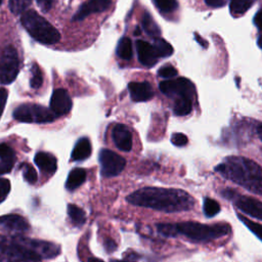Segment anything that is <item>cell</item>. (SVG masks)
Returning a JSON list of instances; mask_svg holds the SVG:
<instances>
[{"label":"cell","instance_id":"cell-9","mask_svg":"<svg viewBox=\"0 0 262 262\" xmlns=\"http://www.w3.org/2000/svg\"><path fill=\"white\" fill-rule=\"evenodd\" d=\"M13 241L18 243L19 245L24 246L25 248L31 250L35 254H37L40 258H54L57 255L60 254V247L54 243L46 242V241H40V239H34V238H28L24 236H11Z\"/></svg>","mask_w":262,"mask_h":262},{"label":"cell","instance_id":"cell-35","mask_svg":"<svg viewBox=\"0 0 262 262\" xmlns=\"http://www.w3.org/2000/svg\"><path fill=\"white\" fill-rule=\"evenodd\" d=\"M158 74L162 78L169 79V78H173L177 75V70L172 66H165V67H162L158 71Z\"/></svg>","mask_w":262,"mask_h":262},{"label":"cell","instance_id":"cell-28","mask_svg":"<svg viewBox=\"0 0 262 262\" xmlns=\"http://www.w3.org/2000/svg\"><path fill=\"white\" fill-rule=\"evenodd\" d=\"M32 3V0H9L8 6L12 13L19 14L24 12Z\"/></svg>","mask_w":262,"mask_h":262},{"label":"cell","instance_id":"cell-4","mask_svg":"<svg viewBox=\"0 0 262 262\" xmlns=\"http://www.w3.org/2000/svg\"><path fill=\"white\" fill-rule=\"evenodd\" d=\"M178 234H182L193 242H209L230 232L228 224H203L194 221L175 223Z\"/></svg>","mask_w":262,"mask_h":262},{"label":"cell","instance_id":"cell-29","mask_svg":"<svg viewBox=\"0 0 262 262\" xmlns=\"http://www.w3.org/2000/svg\"><path fill=\"white\" fill-rule=\"evenodd\" d=\"M237 217L260 241H262V225H260V224H258L256 222L251 221L250 219L244 217L241 214H237Z\"/></svg>","mask_w":262,"mask_h":262},{"label":"cell","instance_id":"cell-30","mask_svg":"<svg viewBox=\"0 0 262 262\" xmlns=\"http://www.w3.org/2000/svg\"><path fill=\"white\" fill-rule=\"evenodd\" d=\"M32 77H31V80H30V84H31V87L34 88V89H37L39 88L42 83H43V76H42V72L40 70V68L38 67V64L34 63L33 67H32Z\"/></svg>","mask_w":262,"mask_h":262},{"label":"cell","instance_id":"cell-40","mask_svg":"<svg viewBox=\"0 0 262 262\" xmlns=\"http://www.w3.org/2000/svg\"><path fill=\"white\" fill-rule=\"evenodd\" d=\"M37 4L39 5V7L41 8L42 11H48L52 5V1L51 0H36Z\"/></svg>","mask_w":262,"mask_h":262},{"label":"cell","instance_id":"cell-16","mask_svg":"<svg viewBox=\"0 0 262 262\" xmlns=\"http://www.w3.org/2000/svg\"><path fill=\"white\" fill-rule=\"evenodd\" d=\"M113 140L117 147L123 151H129L132 148V135L125 125L119 124L114 127Z\"/></svg>","mask_w":262,"mask_h":262},{"label":"cell","instance_id":"cell-38","mask_svg":"<svg viewBox=\"0 0 262 262\" xmlns=\"http://www.w3.org/2000/svg\"><path fill=\"white\" fill-rule=\"evenodd\" d=\"M14 165V162L11 161H1L0 162V176L6 173H9Z\"/></svg>","mask_w":262,"mask_h":262},{"label":"cell","instance_id":"cell-22","mask_svg":"<svg viewBox=\"0 0 262 262\" xmlns=\"http://www.w3.org/2000/svg\"><path fill=\"white\" fill-rule=\"evenodd\" d=\"M117 55L125 60H129L132 58L133 50H132V42L129 38L123 37L117 46Z\"/></svg>","mask_w":262,"mask_h":262},{"label":"cell","instance_id":"cell-10","mask_svg":"<svg viewBox=\"0 0 262 262\" xmlns=\"http://www.w3.org/2000/svg\"><path fill=\"white\" fill-rule=\"evenodd\" d=\"M159 88L165 95L176 98L181 96H187L192 98L195 93L193 84L185 78L163 81L160 83Z\"/></svg>","mask_w":262,"mask_h":262},{"label":"cell","instance_id":"cell-31","mask_svg":"<svg viewBox=\"0 0 262 262\" xmlns=\"http://www.w3.org/2000/svg\"><path fill=\"white\" fill-rule=\"evenodd\" d=\"M154 2L159 10L165 13L172 12L177 8L176 0H154Z\"/></svg>","mask_w":262,"mask_h":262},{"label":"cell","instance_id":"cell-45","mask_svg":"<svg viewBox=\"0 0 262 262\" xmlns=\"http://www.w3.org/2000/svg\"><path fill=\"white\" fill-rule=\"evenodd\" d=\"M88 262H103V261H102V260H100V259H98V258H94V257H92V258H89Z\"/></svg>","mask_w":262,"mask_h":262},{"label":"cell","instance_id":"cell-23","mask_svg":"<svg viewBox=\"0 0 262 262\" xmlns=\"http://www.w3.org/2000/svg\"><path fill=\"white\" fill-rule=\"evenodd\" d=\"M142 27L146 34H148L149 36H151L154 38H159V36L161 34L160 28L158 27L157 23L154 20V18L151 17V15L148 12H145L143 14Z\"/></svg>","mask_w":262,"mask_h":262},{"label":"cell","instance_id":"cell-41","mask_svg":"<svg viewBox=\"0 0 262 262\" xmlns=\"http://www.w3.org/2000/svg\"><path fill=\"white\" fill-rule=\"evenodd\" d=\"M104 248L107 250V252H114L117 248L116 243L111 238H105L104 241Z\"/></svg>","mask_w":262,"mask_h":262},{"label":"cell","instance_id":"cell-2","mask_svg":"<svg viewBox=\"0 0 262 262\" xmlns=\"http://www.w3.org/2000/svg\"><path fill=\"white\" fill-rule=\"evenodd\" d=\"M214 170L245 189L262 195V167L256 162L241 156H230Z\"/></svg>","mask_w":262,"mask_h":262},{"label":"cell","instance_id":"cell-7","mask_svg":"<svg viewBox=\"0 0 262 262\" xmlns=\"http://www.w3.org/2000/svg\"><path fill=\"white\" fill-rule=\"evenodd\" d=\"M221 194L225 199L232 201L235 207L245 214L262 221V202L252 196L238 194L235 190L231 188H226L222 190Z\"/></svg>","mask_w":262,"mask_h":262},{"label":"cell","instance_id":"cell-19","mask_svg":"<svg viewBox=\"0 0 262 262\" xmlns=\"http://www.w3.org/2000/svg\"><path fill=\"white\" fill-rule=\"evenodd\" d=\"M90 154H91V143L88 138L83 137L77 141L72 152V159L74 161H82L88 158Z\"/></svg>","mask_w":262,"mask_h":262},{"label":"cell","instance_id":"cell-3","mask_svg":"<svg viewBox=\"0 0 262 262\" xmlns=\"http://www.w3.org/2000/svg\"><path fill=\"white\" fill-rule=\"evenodd\" d=\"M20 21L27 32L40 43L54 44L60 39L58 31L35 10L25 11Z\"/></svg>","mask_w":262,"mask_h":262},{"label":"cell","instance_id":"cell-27","mask_svg":"<svg viewBox=\"0 0 262 262\" xmlns=\"http://www.w3.org/2000/svg\"><path fill=\"white\" fill-rule=\"evenodd\" d=\"M203 209H204V214L207 217H213L220 212V205L215 200L206 198L204 200Z\"/></svg>","mask_w":262,"mask_h":262},{"label":"cell","instance_id":"cell-20","mask_svg":"<svg viewBox=\"0 0 262 262\" xmlns=\"http://www.w3.org/2000/svg\"><path fill=\"white\" fill-rule=\"evenodd\" d=\"M86 179V171L82 168L73 169L66 181V187L69 190H74L78 188Z\"/></svg>","mask_w":262,"mask_h":262},{"label":"cell","instance_id":"cell-12","mask_svg":"<svg viewBox=\"0 0 262 262\" xmlns=\"http://www.w3.org/2000/svg\"><path fill=\"white\" fill-rule=\"evenodd\" d=\"M72 108V99L64 89H56L53 91L50 99V110L56 116L68 114Z\"/></svg>","mask_w":262,"mask_h":262},{"label":"cell","instance_id":"cell-6","mask_svg":"<svg viewBox=\"0 0 262 262\" xmlns=\"http://www.w3.org/2000/svg\"><path fill=\"white\" fill-rule=\"evenodd\" d=\"M13 117L15 120L24 123H49L54 121L56 115L45 106L24 103L14 110Z\"/></svg>","mask_w":262,"mask_h":262},{"label":"cell","instance_id":"cell-15","mask_svg":"<svg viewBox=\"0 0 262 262\" xmlns=\"http://www.w3.org/2000/svg\"><path fill=\"white\" fill-rule=\"evenodd\" d=\"M130 96L134 101H146L154 96V90L148 82H131L128 85Z\"/></svg>","mask_w":262,"mask_h":262},{"label":"cell","instance_id":"cell-47","mask_svg":"<svg viewBox=\"0 0 262 262\" xmlns=\"http://www.w3.org/2000/svg\"><path fill=\"white\" fill-rule=\"evenodd\" d=\"M111 262H126V261H121V260H112Z\"/></svg>","mask_w":262,"mask_h":262},{"label":"cell","instance_id":"cell-44","mask_svg":"<svg viewBox=\"0 0 262 262\" xmlns=\"http://www.w3.org/2000/svg\"><path fill=\"white\" fill-rule=\"evenodd\" d=\"M257 134H258L259 138L262 140V125H259L257 127Z\"/></svg>","mask_w":262,"mask_h":262},{"label":"cell","instance_id":"cell-46","mask_svg":"<svg viewBox=\"0 0 262 262\" xmlns=\"http://www.w3.org/2000/svg\"><path fill=\"white\" fill-rule=\"evenodd\" d=\"M258 45H259V47L262 49V35L259 37V39H258Z\"/></svg>","mask_w":262,"mask_h":262},{"label":"cell","instance_id":"cell-17","mask_svg":"<svg viewBox=\"0 0 262 262\" xmlns=\"http://www.w3.org/2000/svg\"><path fill=\"white\" fill-rule=\"evenodd\" d=\"M0 226L12 230V231H27L30 228L29 223L27 220L16 214H8V215H3L0 216Z\"/></svg>","mask_w":262,"mask_h":262},{"label":"cell","instance_id":"cell-8","mask_svg":"<svg viewBox=\"0 0 262 262\" xmlns=\"http://www.w3.org/2000/svg\"><path fill=\"white\" fill-rule=\"evenodd\" d=\"M19 70L18 55L14 47L7 46L0 56V83L9 84L16 78Z\"/></svg>","mask_w":262,"mask_h":262},{"label":"cell","instance_id":"cell-34","mask_svg":"<svg viewBox=\"0 0 262 262\" xmlns=\"http://www.w3.org/2000/svg\"><path fill=\"white\" fill-rule=\"evenodd\" d=\"M23 168V175L26 181H28L29 183H35L37 181V172L36 170L28 164H23L21 166Z\"/></svg>","mask_w":262,"mask_h":262},{"label":"cell","instance_id":"cell-18","mask_svg":"<svg viewBox=\"0 0 262 262\" xmlns=\"http://www.w3.org/2000/svg\"><path fill=\"white\" fill-rule=\"evenodd\" d=\"M34 161H35V164L39 167V169L44 173L52 174L56 171L57 162L55 157H53L51 154H48L45 151H39L36 154Z\"/></svg>","mask_w":262,"mask_h":262},{"label":"cell","instance_id":"cell-24","mask_svg":"<svg viewBox=\"0 0 262 262\" xmlns=\"http://www.w3.org/2000/svg\"><path fill=\"white\" fill-rule=\"evenodd\" d=\"M152 46L156 50L158 57H168L173 53V47L164 39L155 38Z\"/></svg>","mask_w":262,"mask_h":262},{"label":"cell","instance_id":"cell-25","mask_svg":"<svg viewBox=\"0 0 262 262\" xmlns=\"http://www.w3.org/2000/svg\"><path fill=\"white\" fill-rule=\"evenodd\" d=\"M68 214L72 222L75 223L76 225H82L86 221V215L84 211L76 205H73V204L68 205Z\"/></svg>","mask_w":262,"mask_h":262},{"label":"cell","instance_id":"cell-11","mask_svg":"<svg viewBox=\"0 0 262 262\" xmlns=\"http://www.w3.org/2000/svg\"><path fill=\"white\" fill-rule=\"evenodd\" d=\"M99 163L101 166V175L104 177L117 176L122 172L126 165L124 158L106 148L100 150Z\"/></svg>","mask_w":262,"mask_h":262},{"label":"cell","instance_id":"cell-37","mask_svg":"<svg viewBox=\"0 0 262 262\" xmlns=\"http://www.w3.org/2000/svg\"><path fill=\"white\" fill-rule=\"evenodd\" d=\"M187 137L183 133H174L171 137V142L176 146H184L187 144Z\"/></svg>","mask_w":262,"mask_h":262},{"label":"cell","instance_id":"cell-33","mask_svg":"<svg viewBox=\"0 0 262 262\" xmlns=\"http://www.w3.org/2000/svg\"><path fill=\"white\" fill-rule=\"evenodd\" d=\"M0 160L15 162V155L13 149L6 143H0Z\"/></svg>","mask_w":262,"mask_h":262},{"label":"cell","instance_id":"cell-13","mask_svg":"<svg viewBox=\"0 0 262 262\" xmlns=\"http://www.w3.org/2000/svg\"><path fill=\"white\" fill-rule=\"evenodd\" d=\"M111 4H112V0H89L88 2H85L80 7V9L74 15L73 19L81 20L87 17L91 13L104 11L110 7Z\"/></svg>","mask_w":262,"mask_h":262},{"label":"cell","instance_id":"cell-36","mask_svg":"<svg viewBox=\"0 0 262 262\" xmlns=\"http://www.w3.org/2000/svg\"><path fill=\"white\" fill-rule=\"evenodd\" d=\"M10 190V182L8 179L0 178V203H2L8 195Z\"/></svg>","mask_w":262,"mask_h":262},{"label":"cell","instance_id":"cell-14","mask_svg":"<svg viewBox=\"0 0 262 262\" xmlns=\"http://www.w3.org/2000/svg\"><path fill=\"white\" fill-rule=\"evenodd\" d=\"M136 50L140 63L145 67H152L158 61V55L151 44L146 41L138 40L136 42Z\"/></svg>","mask_w":262,"mask_h":262},{"label":"cell","instance_id":"cell-26","mask_svg":"<svg viewBox=\"0 0 262 262\" xmlns=\"http://www.w3.org/2000/svg\"><path fill=\"white\" fill-rule=\"evenodd\" d=\"M255 0H231L230 11L232 14H242L246 12L254 3Z\"/></svg>","mask_w":262,"mask_h":262},{"label":"cell","instance_id":"cell-5","mask_svg":"<svg viewBox=\"0 0 262 262\" xmlns=\"http://www.w3.org/2000/svg\"><path fill=\"white\" fill-rule=\"evenodd\" d=\"M41 258L11 237L0 236V262H41Z\"/></svg>","mask_w":262,"mask_h":262},{"label":"cell","instance_id":"cell-42","mask_svg":"<svg viewBox=\"0 0 262 262\" xmlns=\"http://www.w3.org/2000/svg\"><path fill=\"white\" fill-rule=\"evenodd\" d=\"M205 2L211 7H220L225 4V0H205Z\"/></svg>","mask_w":262,"mask_h":262},{"label":"cell","instance_id":"cell-32","mask_svg":"<svg viewBox=\"0 0 262 262\" xmlns=\"http://www.w3.org/2000/svg\"><path fill=\"white\" fill-rule=\"evenodd\" d=\"M157 229L158 231L163 234L164 236H168V237H174L176 235H178L177 233V229H176V224H172V223H160L157 225Z\"/></svg>","mask_w":262,"mask_h":262},{"label":"cell","instance_id":"cell-39","mask_svg":"<svg viewBox=\"0 0 262 262\" xmlns=\"http://www.w3.org/2000/svg\"><path fill=\"white\" fill-rule=\"evenodd\" d=\"M7 96H8L7 90L4 88H0V118L3 114L4 107L6 104V100H7Z\"/></svg>","mask_w":262,"mask_h":262},{"label":"cell","instance_id":"cell-1","mask_svg":"<svg viewBox=\"0 0 262 262\" xmlns=\"http://www.w3.org/2000/svg\"><path fill=\"white\" fill-rule=\"evenodd\" d=\"M127 201L135 206L167 213L188 211L194 206L193 198L185 190L178 188L143 187L129 194Z\"/></svg>","mask_w":262,"mask_h":262},{"label":"cell","instance_id":"cell-48","mask_svg":"<svg viewBox=\"0 0 262 262\" xmlns=\"http://www.w3.org/2000/svg\"><path fill=\"white\" fill-rule=\"evenodd\" d=\"M1 2H2V0H0V4H1Z\"/></svg>","mask_w":262,"mask_h":262},{"label":"cell","instance_id":"cell-43","mask_svg":"<svg viewBox=\"0 0 262 262\" xmlns=\"http://www.w3.org/2000/svg\"><path fill=\"white\" fill-rule=\"evenodd\" d=\"M254 23L259 30H262V10L258 11L254 17Z\"/></svg>","mask_w":262,"mask_h":262},{"label":"cell","instance_id":"cell-21","mask_svg":"<svg viewBox=\"0 0 262 262\" xmlns=\"http://www.w3.org/2000/svg\"><path fill=\"white\" fill-rule=\"evenodd\" d=\"M192 111V98L187 96L177 97L174 103L173 112L176 116H186Z\"/></svg>","mask_w":262,"mask_h":262}]
</instances>
